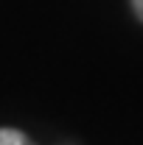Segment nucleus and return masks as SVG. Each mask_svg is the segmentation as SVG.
Wrapping results in <instances>:
<instances>
[{"instance_id":"2","label":"nucleus","mask_w":143,"mask_h":145,"mask_svg":"<svg viewBox=\"0 0 143 145\" xmlns=\"http://www.w3.org/2000/svg\"><path fill=\"white\" fill-rule=\"evenodd\" d=\"M132 8H135V14H138V20L143 22V0H132Z\"/></svg>"},{"instance_id":"1","label":"nucleus","mask_w":143,"mask_h":145,"mask_svg":"<svg viewBox=\"0 0 143 145\" xmlns=\"http://www.w3.org/2000/svg\"><path fill=\"white\" fill-rule=\"evenodd\" d=\"M0 145H34L17 128H0Z\"/></svg>"}]
</instances>
